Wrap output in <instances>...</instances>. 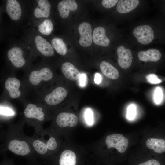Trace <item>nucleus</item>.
Listing matches in <instances>:
<instances>
[{
	"mask_svg": "<svg viewBox=\"0 0 165 165\" xmlns=\"http://www.w3.org/2000/svg\"><path fill=\"white\" fill-rule=\"evenodd\" d=\"M53 76L52 70L48 67H44L33 70L26 75L25 83L27 86L34 89L38 92L48 86Z\"/></svg>",
	"mask_w": 165,
	"mask_h": 165,
	"instance_id": "nucleus-1",
	"label": "nucleus"
},
{
	"mask_svg": "<svg viewBox=\"0 0 165 165\" xmlns=\"http://www.w3.org/2000/svg\"><path fill=\"white\" fill-rule=\"evenodd\" d=\"M38 100L47 106H53L59 104L67 97V90L62 86H58L52 90L45 88L38 92Z\"/></svg>",
	"mask_w": 165,
	"mask_h": 165,
	"instance_id": "nucleus-2",
	"label": "nucleus"
},
{
	"mask_svg": "<svg viewBox=\"0 0 165 165\" xmlns=\"http://www.w3.org/2000/svg\"><path fill=\"white\" fill-rule=\"evenodd\" d=\"M105 142L108 148H115L119 152L122 153L126 150L129 143L126 138L119 134H114L108 136Z\"/></svg>",
	"mask_w": 165,
	"mask_h": 165,
	"instance_id": "nucleus-3",
	"label": "nucleus"
},
{
	"mask_svg": "<svg viewBox=\"0 0 165 165\" xmlns=\"http://www.w3.org/2000/svg\"><path fill=\"white\" fill-rule=\"evenodd\" d=\"M20 81L15 77L9 76L6 80L4 87L9 97L11 99H18L22 96Z\"/></svg>",
	"mask_w": 165,
	"mask_h": 165,
	"instance_id": "nucleus-4",
	"label": "nucleus"
},
{
	"mask_svg": "<svg viewBox=\"0 0 165 165\" xmlns=\"http://www.w3.org/2000/svg\"><path fill=\"white\" fill-rule=\"evenodd\" d=\"M133 33L138 41L142 44L150 43L154 38L153 30L150 26L147 25L137 27L134 29Z\"/></svg>",
	"mask_w": 165,
	"mask_h": 165,
	"instance_id": "nucleus-5",
	"label": "nucleus"
},
{
	"mask_svg": "<svg viewBox=\"0 0 165 165\" xmlns=\"http://www.w3.org/2000/svg\"><path fill=\"white\" fill-rule=\"evenodd\" d=\"M78 31L80 35L79 40L80 44L85 47L90 46L93 39L90 25L88 23L83 22L79 26Z\"/></svg>",
	"mask_w": 165,
	"mask_h": 165,
	"instance_id": "nucleus-6",
	"label": "nucleus"
},
{
	"mask_svg": "<svg viewBox=\"0 0 165 165\" xmlns=\"http://www.w3.org/2000/svg\"><path fill=\"white\" fill-rule=\"evenodd\" d=\"M24 115L27 118L33 119L42 121L45 119V114L43 108L38 105L29 103L26 105L24 112Z\"/></svg>",
	"mask_w": 165,
	"mask_h": 165,
	"instance_id": "nucleus-7",
	"label": "nucleus"
},
{
	"mask_svg": "<svg viewBox=\"0 0 165 165\" xmlns=\"http://www.w3.org/2000/svg\"><path fill=\"white\" fill-rule=\"evenodd\" d=\"M7 57L13 65L16 68H21L26 63L25 60L23 57V51L20 47H14L9 50Z\"/></svg>",
	"mask_w": 165,
	"mask_h": 165,
	"instance_id": "nucleus-8",
	"label": "nucleus"
},
{
	"mask_svg": "<svg viewBox=\"0 0 165 165\" xmlns=\"http://www.w3.org/2000/svg\"><path fill=\"white\" fill-rule=\"evenodd\" d=\"M118 56V63L121 67L124 69L129 68L132 62V55L131 50L120 46L117 50Z\"/></svg>",
	"mask_w": 165,
	"mask_h": 165,
	"instance_id": "nucleus-9",
	"label": "nucleus"
},
{
	"mask_svg": "<svg viewBox=\"0 0 165 165\" xmlns=\"http://www.w3.org/2000/svg\"><path fill=\"white\" fill-rule=\"evenodd\" d=\"M56 122L57 125L61 127H74L78 123V118L75 114L62 112L58 115Z\"/></svg>",
	"mask_w": 165,
	"mask_h": 165,
	"instance_id": "nucleus-10",
	"label": "nucleus"
},
{
	"mask_svg": "<svg viewBox=\"0 0 165 165\" xmlns=\"http://www.w3.org/2000/svg\"><path fill=\"white\" fill-rule=\"evenodd\" d=\"M8 148L14 153L21 156L26 155L30 152L29 146L26 142L16 139L9 142Z\"/></svg>",
	"mask_w": 165,
	"mask_h": 165,
	"instance_id": "nucleus-11",
	"label": "nucleus"
},
{
	"mask_svg": "<svg viewBox=\"0 0 165 165\" xmlns=\"http://www.w3.org/2000/svg\"><path fill=\"white\" fill-rule=\"evenodd\" d=\"M35 42L37 48L43 55L51 57L53 55L54 51L52 45L44 38L37 35L35 38Z\"/></svg>",
	"mask_w": 165,
	"mask_h": 165,
	"instance_id": "nucleus-12",
	"label": "nucleus"
},
{
	"mask_svg": "<svg viewBox=\"0 0 165 165\" xmlns=\"http://www.w3.org/2000/svg\"><path fill=\"white\" fill-rule=\"evenodd\" d=\"M77 5L74 0H64L60 1L57 5V9L60 16L63 18H67L70 11L76 10Z\"/></svg>",
	"mask_w": 165,
	"mask_h": 165,
	"instance_id": "nucleus-13",
	"label": "nucleus"
},
{
	"mask_svg": "<svg viewBox=\"0 0 165 165\" xmlns=\"http://www.w3.org/2000/svg\"><path fill=\"white\" fill-rule=\"evenodd\" d=\"M6 10L9 16L13 20H18L21 17L22 13L21 8L17 0H7Z\"/></svg>",
	"mask_w": 165,
	"mask_h": 165,
	"instance_id": "nucleus-14",
	"label": "nucleus"
},
{
	"mask_svg": "<svg viewBox=\"0 0 165 165\" xmlns=\"http://www.w3.org/2000/svg\"><path fill=\"white\" fill-rule=\"evenodd\" d=\"M92 37L94 42L97 45L105 47L110 44V40L106 36L105 30L102 27H97L94 29Z\"/></svg>",
	"mask_w": 165,
	"mask_h": 165,
	"instance_id": "nucleus-15",
	"label": "nucleus"
},
{
	"mask_svg": "<svg viewBox=\"0 0 165 165\" xmlns=\"http://www.w3.org/2000/svg\"><path fill=\"white\" fill-rule=\"evenodd\" d=\"M61 71L64 76L68 79L75 81L79 79L81 74L79 70L69 62H65L61 66Z\"/></svg>",
	"mask_w": 165,
	"mask_h": 165,
	"instance_id": "nucleus-16",
	"label": "nucleus"
},
{
	"mask_svg": "<svg viewBox=\"0 0 165 165\" xmlns=\"http://www.w3.org/2000/svg\"><path fill=\"white\" fill-rule=\"evenodd\" d=\"M38 7L35 9L34 15L37 18L49 17L50 13L51 5L47 0H37Z\"/></svg>",
	"mask_w": 165,
	"mask_h": 165,
	"instance_id": "nucleus-17",
	"label": "nucleus"
},
{
	"mask_svg": "<svg viewBox=\"0 0 165 165\" xmlns=\"http://www.w3.org/2000/svg\"><path fill=\"white\" fill-rule=\"evenodd\" d=\"M138 56L140 60L141 61L155 62L159 60L161 55L158 50L152 48L147 51L139 52Z\"/></svg>",
	"mask_w": 165,
	"mask_h": 165,
	"instance_id": "nucleus-18",
	"label": "nucleus"
},
{
	"mask_svg": "<svg viewBox=\"0 0 165 165\" xmlns=\"http://www.w3.org/2000/svg\"><path fill=\"white\" fill-rule=\"evenodd\" d=\"M139 3L138 0H120L119 1L116 8L120 13H126L135 9Z\"/></svg>",
	"mask_w": 165,
	"mask_h": 165,
	"instance_id": "nucleus-19",
	"label": "nucleus"
},
{
	"mask_svg": "<svg viewBox=\"0 0 165 165\" xmlns=\"http://www.w3.org/2000/svg\"><path fill=\"white\" fill-rule=\"evenodd\" d=\"M100 67L102 72L107 77L112 79H116L118 78V71L109 63L103 61L101 63Z\"/></svg>",
	"mask_w": 165,
	"mask_h": 165,
	"instance_id": "nucleus-20",
	"label": "nucleus"
},
{
	"mask_svg": "<svg viewBox=\"0 0 165 165\" xmlns=\"http://www.w3.org/2000/svg\"><path fill=\"white\" fill-rule=\"evenodd\" d=\"M146 145L148 147L157 153H162L165 151V140L163 139H148L146 141Z\"/></svg>",
	"mask_w": 165,
	"mask_h": 165,
	"instance_id": "nucleus-21",
	"label": "nucleus"
},
{
	"mask_svg": "<svg viewBox=\"0 0 165 165\" xmlns=\"http://www.w3.org/2000/svg\"><path fill=\"white\" fill-rule=\"evenodd\" d=\"M76 156L75 153L69 150H66L61 153L60 160V165H75Z\"/></svg>",
	"mask_w": 165,
	"mask_h": 165,
	"instance_id": "nucleus-22",
	"label": "nucleus"
},
{
	"mask_svg": "<svg viewBox=\"0 0 165 165\" xmlns=\"http://www.w3.org/2000/svg\"><path fill=\"white\" fill-rule=\"evenodd\" d=\"M51 44L53 47L59 54L64 55L66 54L67 46L62 38L57 37L53 38L51 41Z\"/></svg>",
	"mask_w": 165,
	"mask_h": 165,
	"instance_id": "nucleus-23",
	"label": "nucleus"
},
{
	"mask_svg": "<svg viewBox=\"0 0 165 165\" xmlns=\"http://www.w3.org/2000/svg\"><path fill=\"white\" fill-rule=\"evenodd\" d=\"M53 26L51 20L46 19L40 24L38 27V31L42 34L48 35L53 30Z\"/></svg>",
	"mask_w": 165,
	"mask_h": 165,
	"instance_id": "nucleus-24",
	"label": "nucleus"
},
{
	"mask_svg": "<svg viewBox=\"0 0 165 165\" xmlns=\"http://www.w3.org/2000/svg\"><path fill=\"white\" fill-rule=\"evenodd\" d=\"M32 145L35 150L40 154H45L47 151L46 144L40 140H35L33 141Z\"/></svg>",
	"mask_w": 165,
	"mask_h": 165,
	"instance_id": "nucleus-25",
	"label": "nucleus"
},
{
	"mask_svg": "<svg viewBox=\"0 0 165 165\" xmlns=\"http://www.w3.org/2000/svg\"><path fill=\"white\" fill-rule=\"evenodd\" d=\"M163 97V93L161 88L159 87H156L154 91V100L156 104H160L162 101Z\"/></svg>",
	"mask_w": 165,
	"mask_h": 165,
	"instance_id": "nucleus-26",
	"label": "nucleus"
},
{
	"mask_svg": "<svg viewBox=\"0 0 165 165\" xmlns=\"http://www.w3.org/2000/svg\"><path fill=\"white\" fill-rule=\"evenodd\" d=\"M136 115V107L133 104L130 105L127 108V117L130 120L133 119Z\"/></svg>",
	"mask_w": 165,
	"mask_h": 165,
	"instance_id": "nucleus-27",
	"label": "nucleus"
},
{
	"mask_svg": "<svg viewBox=\"0 0 165 165\" xmlns=\"http://www.w3.org/2000/svg\"><path fill=\"white\" fill-rule=\"evenodd\" d=\"M146 78L147 81L152 84H157L161 82L162 81L158 78L157 76L154 74H150L148 75Z\"/></svg>",
	"mask_w": 165,
	"mask_h": 165,
	"instance_id": "nucleus-28",
	"label": "nucleus"
},
{
	"mask_svg": "<svg viewBox=\"0 0 165 165\" xmlns=\"http://www.w3.org/2000/svg\"><path fill=\"white\" fill-rule=\"evenodd\" d=\"M85 119L88 124L91 125L94 122L93 114L92 111L90 109H87L85 113Z\"/></svg>",
	"mask_w": 165,
	"mask_h": 165,
	"instance_id": "nucleus-29",
	"label": "nucleus"
},
{
	"mask_svg": "<svg viewBox=\"0 0 165 165\" xmlns=\"http://www.w3.org/2000/svg\"><path fill=\"white\" fill-rule=\"evenodd\" d=\"M46 145L48 149L51 150H55L57 147V144L54 138L51 137L47 141Z\"/></svg>",
	"mask_w": 165,
	"mask_h": 165,
	"instance_id": "nucleus-30",
	"label": "nucleus"
},
{
	"mask_svg": "<svg viewBox=\"0 0 165 165\" xmlns=\"http://www.w3.org/2000/svg\"><path fill=\"white\" fill-rule=\"evenodd\" d=\"M118 1L117 0H103L102 4L105 8H110L114 6Z\"/></svg>",
	"mask_w": 165,
	"mask_h": 165,
	"instance_id": "nucleus-31",
	"label": "nucleus"
},
{
	"mask_svg": "<svg viewBox=\"0 0 165 165\" xmlns=\"http://www.w3.org/2000/svg\"><path fill=\"white\" fill-rule=\"evenodd\" d=\"M0 114L6 116H12L14 115V112L12 110L8 108L1 107Z\"/></svg>",
	"mask_w": 165,
	"mask_h": 165,
	"instance_id": "nucleus-32",
	"label": "nucleus"
},
{
	"mask_svg": "<svg viewBox=\"0 0 165 165\" xmlns=\"http://www.w3.org/2000/svg\"><path fill=\"white\" fill-rule=\"evenodd\" d=\"M87 77L85 74H81L79 78V82L80 85L82 87L85 86L87 83Z\"/></svg>",
	"mask_w": 165,
	"mask_h": 165,
	"instance_id": "nucleus-33",
	"label": "nucleus"
},
{
	"mask_svg": "<svg viewBox=\"0 0 165 165\" xmlns=\"http://www.w3.org/2000/svg\"><path fill=\"white\" fill-rule=\"evenodd\" d=\"M139 165H160V164L157 160L152 159L145 162L141 163Z\"/></svg>",
	"mask_w": 165,
	"mask_h": 165,
	"instance_id": "nucleus-34",
	"label": "nucleus"
},
{
	"mask_svg": "<svg viewBox=\"0 0 165 165\" xmlns=\"http://www.w3.org/2000/svg\"><path fill=\"white\" fill-rule=\"evenodd\" d=\"M101 81V77L100 74L96 73L95 75L94 82L96 84H99Z\"/></svg>",
	"mask_w": 165,
	"mask_h": 165,
	"instance_id": "nucleus-35",
	"label": "nucleus"
}]
</instances>
